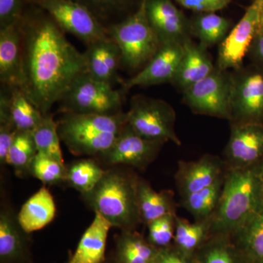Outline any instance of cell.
<instances>
[{"mask_svg": "<svg viewBox=\"0 0 263 263\" xmlns=\"http://www.w3.org/2000/svg\"><path fill=\"white\" fill-rule=\"evenodd\" d=\"M230 27L228 19L215 13H200L190 21V34L205 48L222 42Z\"/></svg>", "mask_w": 263, "mask_h": 263, "instance_id": "484cf974", "label": "cell"}, {"mask_svg": "<svg viewBox=\"0 0 263 263\" xmlns=\"http://www.w3.org/2000/svg\"><path fill=\"white\" fill-rule=\"evenodd\" d=\"M261 180L248 167L230 168L210 224L211 235L232 237L262 210Z\"/></svg>", "mask_w": 263, "mask_h": 263, "instance_id": "7a4b0ae2", "label": "cell"}, {"mask_svg": "<svg viewBox=\"0 0 263 263\" xmlns=\"http://www.w3.org/2000/svg\"><path fill=\"white\" fill-rule=\"evenodd\" d=\"M105 170L92 159L81 160L74 162L67 168L66 182L81 194L89 193L95 187Z\"/></svg>", "mask_w": 263, "mask_h": 263, "instance_id": "1f68e13d", "label": "cell"}, {"mask_svg": "<svg viewBox=\"0 0 263 263\" xmlns=\"http://www.w3.org/2000/svg\"><path fill=\"white\" fill-rule=\"evenodd\" d=\"M155 263H195L192 257H189L176 248L170 246L166 248L160 249Z\"/></svg>", "mask_w": 263, "mask_h": 263, "instance_id": "f35d334b", "label": "cell"}, {"mask_svg": "<svg viewBox=\"0 0 263 263\" xmlns=\"http://www.w3.org/2000/svg\"><path fill=\"white\" fill-rule=\"evenodd\" d=\"M247 263H263V209L231 237Z\"/></svg>", "mask_w": 263, "mask_h": 263, "instance_id": "cb8c5ba5", "label": "cell"}, {"mask_svg": "<svg viewBox=\"0 0 263 263\" xmlns=\"http://www.w3.org/2000/svg\"><path fill=\"white\" fill-rule=\"evenodd\" d=\"M57 208L49 190L42 187L24 204L17 218L27 234L47 226L56 215Z\"/></svg>", "mask_w": 263, "mask_h": 263, "instance_id": "44dd1931", "label": "cell"}, {"mask_svg": "<svg viewBox=\"0 0 263 263\" xmlns=\"http://www.w3.org/2000/svg\"><path fill=\"white\" fill-rule=\"evenodd\" d=\"M134 175L114 166L105 170L92 190L82 194L86 203L114 228L134 230L141 222L138 205V183Z\"/></svg>", "mask_w": 263, "mask_h": 263, "instance_id": "3957f363", "label": "cell"}, {"mask_svg": "<svg viewBox=\"0 0 263 263\" xmlns=\"http://www.w3.org/2000/svg\"><path fill=\"white\" fill-rule=\"evenodd\" d=\"M226 155L231 168L248 167L263 155V127L256 122H235Z\"/></svg>", "mask_w": 263, "mask_h": 263, "instance_id": "7c38bea8", "label": "cell"}, {"mask_svg": "<svg viewBox=\"0 0 263 263\" xmlns=\"http://www.w3.org/2000/svg\"><path fill=\"white\" fill-rule=\"evenodd\" d=\"M84 54L87 73L91 77L111 86L118 82L117 71L119 65H122L121 52L111 38L88 45Z\"/></svg>", "mask_w": 263, "mask_h": 263, "instance_id": "ac0fdd59", "label": "cell"}, {"mask_svg": "<svg viewBox=\"0 0 263 263\" xmlns=\"http://www.w3.org/2000/svg\"><path fill=\"white\" fill-rule=\"evenodd\" d=\"M261 180V185H262V194H263V176L262 177V179H260Z\"/></svg>", "mask_w": 263, "mask_h": 263, "instance_id": "7bdbcfd3", "label": "cell"}, {"mask_svg": "<svg viewBox=\"0 0 263 263\" xmlns=\"http://www.w3.org/2000/svg\"><path fill=\"white\" fill-rule=\"evenodd\" d=\"M127 114V124L138 135L152 141H171L181 146L175 131L176 113L167 102L135 95Z\"/></svg>", "mask_w": 263, "mask_h": 263, "instance_id": "8992f818", "label": "cell"}, {"mask_svg": "<svg viewBox=\"0 0 263 263\" xmlns=\"http://www.w3.org/2000/svg\"><path fill=\"white\" fill-rule=\"evenodd\" d=\"M29 174L46 184H57L66 182L67 167L65 164L37 153L31 163Z\"/></svg>", "mask_w": 263, "mask_h": 263, "instance_id": "836d02e7", "label": "cell"}, {"mask_svg": "<svg viewBox=\"0 0 263 263\" xmlns=\"http://www.w3.org/2000/svg\"><path fill=\"white\" fill-rule=\"evenodd\" d=\"M195 263H247L231 237L212 235L193 254Z\"/></svg>", "mask_w": 263, "mask_h": 263, "instance_id": "d4e9b609", "label": "cell"}, {"mask_svg": "<svg viewBox=\"0 0 263 263\" xmlns=\"http://www.w3.org/2000/svg\"><path fill=\"white\" fill-rule=\"evenodd\" d=\"M223 183L224 179H221L209 187L183 197V205L198 220H206L217 208Z\"/></svg>", "mask_w": 263, "mask_h": 263, "instance_id": "4dcf8cb0", "label": "cell"}, {"mask_svg": "<svg viewBox=\"0 0 263 263\" xmlns=\"http://www.w3.org/2000/svg\"><path fill=\"white\" fill-rule=\"evenodd\" d=\"M234 76L216 69L202 81L184 90L183 103L194 113L233 119L232 97Z\"/></svg>", "mask_w": 263, "mask_h": 263, "instance_id": "52a82bcc", "label": "cell"}, {"mask_svg": "<svg viewBox=\"0 0 263 263\" xmlns=\"http://www.w3.org/2000/svg\"><path fill=\"white\" fill-rule=\"evenodd\" d=\"M238 76V75H237ZM232 112L235 122H254L263 114V76H234Z\"/></svg>", "mask_w": 263, "mask_h": 263, "instance_id": "5bb4252c", "label": "cell"}, {"mask_svg": "<svg viewBox=\"0 0 263 263\" xmlns=\"http://www.w3.org/2000/svg\"><path fill=\"white\" fill-rule=\"evenodd\" d=\"M10 112L18 131L32 132L44 117L24 91L17 86L10 87Z\"/></svg>", "mask_w": 263, "mask_h": 263, "instance_id": "83f0119b", "label": "cell"}, {"mask_svg": "<svg viewBox=\"0 0 263 263\" xmlns=\"http://www.w3.org/2000/svg\"><path fill=\"white\" fill-rule=\"evenodd\" d=\"M27 233L9 209L0 213V263H32Z\"/></svg>", "mask_w": 263, "mask_h": 263, "instance_id": "e0dca14e", "label": "cell"}, {"mask_svg": "<svg viewBox=\"0 0 263 263\" xmlns=\"http://www.w3.org/2000/svg\"><path fill=\"white\" fill-rule=\"evenodd\" d=\"M37 154L32 132L18 131L7 155L6 164L14 168L17 176L29 174L31 163Z\"/></svg>", "mask_w": 263, "mask_h": 263, "instance_id": "f1b7e54d", "label": "cell"}, {"mask_svg": "<svg viewBox=\"0 0 263 263\" xmlns=\"http://www.w3.org/2000/svg\"><path fill=\"white\" fill-rule=\"evenodd\" d=\"M64 31L86 45L110 37L93 12L73 0H32Z\"/></svg>", "mask_w": 263, "mask_h": 263, "instance_id": "ba28073f", "label": "cell"}, {"mask_svg": "<svg viewBox=\"0 0 263 263\" xmlns=\"http://www.w3.org/2000/svg\"><path fill=\"white\" fill-rule=\"evenodd\" d=\"M261 0H254L240 22L221 42L218 57V69H238L251 44L257 37L260 22Z\"/></svg>", "mask_w": 263, "mask_h": 263, "instance_id": "30bf717a", "label": "cell"}, {"mask_svg": "<svg viewBox=\"0 0 263 263\" xmlns=\"http://www.w3.org/2000/svg\"><path fill=\"white\" fill-rule=\"evenodd\" d=\"M176 215L162 216L152 221L148 226V240L159 249L166 248L174 239Z\"/></svg>", "mask_w": 263, "mask_h": 263, "instance_id": "e575fe53", "label": "cell"}, {"mask_svg": "<svg viewBox=\"0 0 263 263\" xmlns=\"http://www.w3.org/2000/svg\"><path fill=\"white\" fill-rule=\"evenodd\" d=\"M124 95L111 85L85 73L78 78L59 102L62 113L115 115L122 111Z\"/></svg>", "mask_w": 263, "mask_h": 263, "instance_id": "5b68a950", "label": "cell"}, {"mask_svg": "<svg viewBox=\"0 0 263 263\" xmlns=\"http://www.w3.org/2000/svg\"><path fill=\"white\" fill-rule=\"evenodd\" d=\"M164 142L146 139L127 124L110 149L96 158L110 167L127 165L144 169L153 162Z\"/></svg>", "mask_w": 263, "mask_h": 263, "instance_id": "9c48e42d", "label": "cell"}, {"mask_svg": "<svg viewBox=\"0 0 263 263\" xmlns=\"http://www.w3.org/2000/svg\"><path fill=\"white\" fill-rule=\"evenodd\" d=\"M0 81L10 87L22 86L23 62L20 23L0 29Z\"/></svg>", "mask_w": 263, "mask_h": 263, "instance_id": "2e32d148", "label": "cell"}, {"mask_svg": "<svg viewBox=\"0 0 263 263\" xmlns=\"http://www.w3.org/2000/svg\"><path fill=\"white\" fill-rule=\"evenodd\" d=\"M183 54V43L171 41L162 43L153 58L131 79L122 82L125 95L135 86H149L173 82Z\"/></svg>", "mask_w": 263, "mask_h": 263, "instance_id": "8fae6325", "label": "cell"}, {"mask_svg": "<svg viewBox=\"0 0 263 263\" xmlns=\"http://www.w3.org/2000/svg\"><path fill=\"white\" fill-rule=\"evenodd\" d=\"M20 28L23 62L20 89L43 116L48 115L74 81L87 73L86 57L67 41L49 15L23 17Z\"/></svg>", "mask_w": 263, "mask_h": 263, "instance_id": "6da1fadb", "label": "cell"}, {"mask_svg": "<svg viewBox=\"0 0 263 263\" xmlns=\"http://www.w3.org/2000/svg\"><path fill=\"white\" fill-rule=\"evenodd\" d=\"M133 1V0H79L77 2L87 7L90 10L91 8H93L99 13H103L116 9H121Z\"/></svg>", "mask_w": 263, "mask_h": 263, "instance_id": "74e56055", "label": "cell"}, {"mask_svg": "<svg viewBox=\"0 0 263 263\" xmlns=\"http://www.w3.org/2000/svg\"><path fill=\"white\" fill-rule=\"evenodd\" d=\"M160 251L134 230H123L116 238L114 259L117 263H155Z\"/></svg>", "mask_w": 263, "mask_h": 263, "instance_id": "7402d4cb", "label": "cell"}, {"mask_svg": "<svg viewBox=\"0 0 263 263\" xmlns=\"http://www.w3.org/2000/svg\"><path fill=\"white\" fill-rule=\"evenodd\" d=\"M111 228L101 214L95 212L92 222L81 237L68 263L105 262L107 238Z\"/></svg>", "mask_w": 263, "mask_h": 263, "instance_id": "ffe728a7", "label": "cell"}, {"mask_svg": "<svg viewBox=\"0 0 263 263\" xmlns=\"http://www.w3.org/2000/svg\"><path fill=\"white\" fill-rule=\"evenodd\" d=\"M18 129L10 112V87L2 84L0 92V162L6 164L7 155Z\"/></svg>", "mask_w": 263, "mask_h": 263, "instance_id": "d6a6232c", "label": "cell"}, {"mask_svg": "<svg viewBox=\"0 0 263 263\" xmlns=\"http://www.w3.org/2000/svg\"><path fill=\"white\" fill-rule=\"evenodd\" d=\"M137 195L141 222L148 224L162 216L176 215V204L172 192L155 191L146 181L139 180Z\"/></svg>", "mask_w": 263, "mask_h": 263, "instance_id": "603a6c76", "label": "cell"}, {"mask_svg": "<svg viewBox=\"0 0 263 263\" xmlns=\"http://www.w3.org/2000/svg\"><path fill=\"white\" fill-rule=\"evenodd\" d=\"M186 9L198 13H215L226 8L231 0H175Z\"/></svg>", "mask_w": 263, "mask_h": 263, "instance_id": "8d00e7d4", "label": "cell"}, {"mask_svg": "<svg viewBox=\"0 0 263 263\" xmlns=\"http://www.w3.org/2000/svg\"><path fill=\"white\" fill-rule=\"evenodd\" d=\"M146 13L161 43L190 38V21L171 0H147Z\"/></svg>", "mask_w": 263, "mask_h": 263, "instance_id": "4fadbf2b", "label": "cell"}, {"mask_svg": "<svg viewBox=\"0 0 263 263\" xmlns=\"http://www.w3.org/2000/svg\"><path fill=\"white\" fill-rule=\"evenodd\" d=\"M104 263H117V262H116L115 259H112V260H109V261L105 260V262Z\"/></svg>", "mask_w": 263, "mask_h": 263, "instance_id": "b9f144b4", "label": "cell"}, {"mask_svg": "<svg viewBox=\"0 0 263 263\" xmlns=\"http://www.w3.org/2000/svg\"><path fill=\"white\" fill-rule=\"evenodd\" d=\"M222 163L217 157L209 155L197 161H181L176 181L183 197L209 187L223 179Z\"/></svg>", "mask_w": 263, "mask_h": 263, "instance_id": "9a60e30c", "label": "cell"}, {"mask_svg": "<svg viewBox=\"0 0 263 263\" xmlns=\"http://www.w3.org/2000/svg\"><path fill=\"white\" fill-rule=\"evenodd\" d=\"M183 54L172 84L184 91L206 78L215 70L206 49L190 38L183 43Z\"/></svg>", "mask_w": 263, "mask_h": 263, "instance_id": "d6986e66", "label": "cell"}, {"mask_svg": "<svg viewBox=\"0 0 263 263\" xmlns=\"http://www.w3.org/2000/svg\"><path fill=\"white\" fill-rule=\"evenodd\" d=\"M22 13V0H0V29L20 23Z\"/></svg>", "mask_w": 263, "mask_h": 263, "instance_id": "d590c367", "label": "cell"}, {"mask_svg": "<svg viewBox=\"0 0 263 263\" xmlns=\"http://www.w3.org/2000/svg\"><path fill=\"white\" fill-rule=\"evenodd\" d=\"M210 224L205 221L191 224L184 219L176 217L174 247L189 257L193 254L209 238Z\"/></svg>", "mask_w": 263, "mask_h": 263, "instance_id": "4316f807", "label": "cell"}, {"mask_svg": "<svg viewBox=\"0 0 263 263\" xmlns=\"http://www.w3.org/2000/svg\"><path fill=\"white\" fill-rule=\"evenodd\" d=\"M258 34H263V0H261L260 22H259Z\"/></svg>", "mask_w": 263, "mask_h": 263, "instance_id": "60d3db41", "label": "cell"}, {"mask_svg": "<svg viewBox=\"0 0 263 263\" xmlns=\"http://www.w3.org/2000/svg\"><path fill=\"white\" fill-rule=\"evenodd\" d=\"M146 3L141 0L133 14L108 29L109 36L120 50L122 65L129 70L143 68L162 45L148 22Z\"/></svg>", "mask_w": 263, "mask_h": 263, "instance_id": "277c9868", "label": "cell"}, {"mask_svg": "<svg viewBox=\"0 0 263 263\" xmlns=\"http://www.w3.org/2000/svg\"><path fill=\"white\" fill-rule=\"evenodd\" d=\"M255 52L259 58L263 60V34H258L255 37Z\"/></svg>", "mask_w": 263, "mask_h": 263, "instance_id": "ab89813d", "label": "cell"}, {"mask_svg": "<svg viewBox=\"0 0 263 263\" xmlns=\"http://www.w3.org/2000/svg\"><path fill=\"white\" fill-rule=\"evenodd\" d=\"M37 153L65 164L60 146L58 124L51 114L44 116L43 120L32 132Z\"/></svg>", "mask_w": 263, "mask_h": 263, "instance_id": "f546056e", "label": "cell"}]
</instances>
